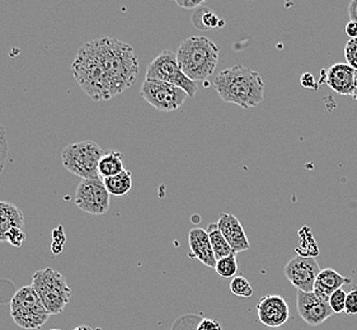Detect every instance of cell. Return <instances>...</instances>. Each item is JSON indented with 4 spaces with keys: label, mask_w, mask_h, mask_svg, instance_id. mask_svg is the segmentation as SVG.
<instances>
[{
    "label": "cell",
    "mask_w": 357,
    "mask_h": 330,
    "mask_svg": "<svg viewBox=\"0 0 357 330\" xmlns=\"http://www.w3.org/2000/svg\"><path fill=\"white\" fill-rule=\"evenodd\" d=\"M74 330H94L91 327H86V325H80L78 328H75Z\"/></svg>",
    "instance_id": "cell-38"
},
{
    "label": "cell",
    "mask_w": 357,
    "mask_h": 330,
    "mask_svg": "<svg viewBox=\"0 0 357 330\" xmlns=\"http://www.w3.org/2000/svg\"><path fill=\"white\" fill-rule=\"evenodd\" d=\"M50 330H61V329H50Z\"/></svg>",
    "instance_id": "cell-39"
},
{
    "label": "cell",
    "mask_w": 357,
    "mask_h": 330,
    "mask_svg": "<svg viewBox=\"0 0 357 330\" xmlns=\"http://www.w3.org/2000/svg\"><path fill=\"white\" fill-rule=\"evenodd\" d=\"M72 72L79 86L92 101L108 102L114 98L96 40L79 49L73 61Z\"/></svg>",
    "instance_id": "cell-3"
},
{
    "label": "cell",
    "mask_w": 357,
    "mask_h": 330,
    "mask_svg": "<svg viewBox=\"0 0 357 330\" xmlns=\"http://www.w3.org/2000/svg\"><path fill=\"white\" fill-rule=\"evenodd\" d=\"M230 291L238 297H250L253 294V288L250 281L243 276H236L230 282Z\"/></svg>",
    "instance_id": "cell-25"
},
{
    "label": "cell",
    "mask_w": 357,
    "mask_h": 330,
    "mask_svg": "<svg viewBox=\"0 0 357 330\" xmlns=\"http://www.w3.org/2000/svg\"><path fill=\"white\" fill-rule=\"evenodd\" d=\"M192 24L196 29L205 31L222 27L224 21L219 19L210 8H199L192 15Z\"/></svg>",
    "instance_id": "cell-22"
},
{
    "label": "cell",
    "mask_w": 357,
    "mask_h": 330,
    "mask_svg": "<svg viewBox=\"0 0 357 330\" xmlns=\"http://www.w3.org/2000/svg\"><path fill=\"white\" fill-rule=\"evenodd\" d=\"M103 183L107 188L108 194L121 197V196L129 194L130 191L132 189L134 180H132L131 172L125 169L121 173H119L117 175L103 180Z\"/></svg>",
    "instance_id": "cell-20"
},
{
    "label": "cell",
    "mask_w": 357,
    "mask_h": 330,
    "mask_svg": "<svg viewBox=\"0 0 357 330\" xmlns=\"http://www.w3.org/2000/svg\"><path fill=\"white\" fill-rule=\"evenodd\" d=\"M26 240V234H24V229H15L12 230L7 237V243L13 245L15 248H21L23 243Z\"/></svg>",
    "instance_id": "cell-30"
},
{
    "label": "cell",
    "mask_w": 357,
    "mask_h": 330,
    "mask_svg": "<svg viewBox=\"0 0 357 330\" xmlns=\"http://www.w3.org/2000/svg\"><path fill=\"white\" fill-rule=\"evenodd\" d=\"M351 278L343 277L342 274L332 269V268H326L321 269L317 281H315L314 292L318 297H321V300L328 301L329 297L332 296L333 292H336L337 290L342 288L344 285H350Z\"/></svg>",
    "instance_id": "cell-17"
},
{
    "label": "cell",
    "mask_w": 357,
    "mask_h": 330,
    "mask_svg": "<svg viewBox=\"0 0 357 330\" xmlns=\"http://www.w3.org/2000/svg\"><path fill=\"white\" fill-rule=\"evenodd\" d=\"M355 75L356 70H354L350 65L338 63L326 70L324 83L337 94L352 95L355 86Z\"/></svg>",
    "instance_id": "cell-15"
},
{
    "label": "cell",
    "mask_w": 357,
    "mask_h": 330,
    "mask_svg": "<svg viewBox=\"0 0 357 330\" xmlns=\"http://www.w3.org/2000/svg\"><path fill=\"white\" fill-rule=\"evenodd\" d=\"M220 47L205 36H191L181 43L177 60L182 72L193 81L208 79L218 66Z\"/></svg>",
    "instance_id": "cell-4"
},
{
    "label": "cell",
    "mask_w": 357,
    "mask_h": 330,
    "mask_svg": "<svg viewBox=\"0 0 357 330\" xmlns=\"http://www.w3.org/2000/svg\"><path fill=\"white\" fill-rule=\"evenodd\" d=\"M298 234L301 237V245L295 249L298 256L305 258H315L317 256H319V248L312 235V230L307 226H304Z\"/></svg>",
    "instance_id": "cell-23"
},
{
    "label": "cell",
    "mask_w": 357,
    "mask_h": 330,
    "mask_svg": "<svg viewBox=\"0 0 357 330\" xmlns=\"http://www.w3.org/2000/svg\"><path fill=\"white\" fill-rule=\"evenodd\" d=\"M349 15L350 21L357 22V0H352L349 6Z\"/></svg>",
    "instance_id": "cell-36"
},
{
    "label": "cell",
    "mask_w": 357,
    "mask_h": 330,
    "mask_svg": "<svg viewBox=\"0 0 357 330\" xmlns=\"http://www.w3.org/2000/svg\"><path fill=\"white\" fill-rule=\"evenodd\" d=\"M96 42L112 97L123 93L135 84L140 72L135 51L129 43L112 37H102Z\"/></svg>",
    "instance_id": "cell-1"
},
{
    "label": "cell",
    "mask_w": 357,
    "mask_h": 330,
    "mask_svg": "<svg viewBox=\"0 0 357 330\" xmlns=\"http://www.w3.org/2000/svg\"><path fill=\"white\" fill-rule=\"evenodd\" d=\"M10 316L23 329H41L50 317L32 286H24L15 292L10 301Z\"/></svg>",
    "instance_id": "cell-6"
},
{
    "label": "cell",
    "mask_w": 357,
    "mask_h": 330,
    "mask_svg": "<svg viewBox=\"0 0 357 330\" xmlns=\"http://www.w3.org/2000/svg\"><path fill=\"white\" fill-rule=\"evenodd\" d=\"M344 313L347 315H357V288L351 290L346 297V308Z\"/></svg>",
    "instance_id": "cell-31"
},
{
    "label": "cell",
    "mask_w": 357,
    "mask_h": 330,
    "mask_svg": "<svg viewBox=\"0 0 357 330\" xmlns=\"http://www.w3.org/2000/svg\"><path fill=\"white\" fill-rule=\"evenodd\" d=\"M188 244L193 257L210 268L216 267V258L206 230L195 228L188 234Z\"/></svg>",
    "instance_id": "cell-16"
},
{
    "label": "cell",
    "mask_w": 357,
    "mask_h": 330,
    "mask_svg": "<svg viewBox=\"0 0 357 330\" xmlns=\"http://www.w3.org/2000/svg\"><path fill=\"white\" fill-rule=\"evenodd\" d=\"M103 150L94 141H82L68 145L63 150L61 162L65 168L82 180L100 178L98 164Z\"/></svg>",
    "instance_id": "cell-7"
},
{
    "label": "cell",
    "mask_w": 357,
    "mask_h": 330,
    "mask_svg": "<svg viewBox=\"0 0 357 330\" xmlns=\"http://www.w3.org/2000/svg\"><path fill=\"white\" fill-rule=\"evenodd\" d=\"M321 268L315 258H305L301 256H295L286 263L285 277L298 291L313 292L315 281Z\"/></svg>",
    "instance_id": "cell-11"
},
{
    "label": "cell",
    "mask_w": 357,
    "mask_h": 330,
    "mask_svg": "<svg viewBox=\"0 0 357 330\" xmlns=\"http://www.w3.org/2000/svg\"><path fill=\"white\" fill-rule=\"evenodd\" d=\"M216 223H218V228L222 231L224 237L227 239L228 244L231 246V249L236 254L250 249L248 237L245 235L242 223L236 219V216L224 212L220 215L219 221Z\"/></svg>",
    "instance_id": "cell-14"
},
{
    "label": "cell",
    "mask_w": 357,
    "mask_h": 330,
    "mask_svg": "<svg viewBox=\"0 0 357 330\" xmlns=\"http://www.w3.org/2000/svg\"><path fill=\"white\" fill-rule=\"evenodd\" d=\"M344 58L347 64L357 72V38L350 40L344 46Z\"/></svg>",
    "instance_id": "cell-28"
},
{
    "label": "cell",
    "mask_w": 357,
    "mask_h": 330,
    "mask_svg": "<svg viewBox=\"0 0 357 330\" xmlns=\"http://www.w3.org/2000/svg\"><path fill=\"white\" fill-rule=\"evenodd\" d=\"M206 231L207 234H208V237H210V243H211V246H213L216 260L236 254L233 249H231V246L228 244L227 239L222 235V231L218 228V223H210Z\"/></svg>",
    "instance_id": "cell-21"
},
{
    "label": "cell",
    "mask_w": 357,
    "mask_h": 330,
    "mask_svg": "<svg viewBox=\"0 0 357 330\" xmlns=\"http://www.w3.org/2000/svg\"><path fill=\"white\" fill-rule=\"evenodd\" d=\"M346 297H347V292H346L343 288L337 290L336 292H333L332 296L329 297L328 304L329 306H331V309L333 311V314L344 313Z\"/></svg>",
    "instance_id": "cell-26"
},
{
    "label": "cell",
    "mask_w": 357,
    "mask_h": 330,
    "mask_svg": "<svg viewBox=\"0 0 357 330\" xmlns=\"http://www.w3.org/2000/svg\"><path fill=\"white\" fill-rule=\"evenodd\" d=\"M74 201L79 210L91 215H105L109 210L111 194L103 180H82L77 187Z\"/></svg>",
    "instance_id": "cell-10"
},
{
    "label": "cell",
    "mask_w": 357,
    "mask_h": 330,
    "mask_svg": "<svg viewBox=\"0 0 357 330\" xmlns=\"http://www.w3.org/2000/svg\"><path fill=\"white\" fill-rule=\"evenodd\" d=\"M351 97L357 102V72L356 75H355V86H354V92H352Z\"/></svg>",
    "instance_id": "cell-37"
},
{
    "label": "cell",
    "mask_w": 357,
    "mask_h": 330,
    "mask_svg": "<svg viewBox=\"0 0 357 330\" xmlns=\"http://www.w3.org/2000/svg\"><path fill=\"white\" fill-rule=\"evenodd\" d=\"M15 229H24L21 208L10 202L0 201V243H7L8 234Z\"/></svg>",
    "instance_id": "cell-18"
},
{
    "label": "cell",
    "mask_w": 357,
    "mask_h": 330,
    "mask_svg": "<svg viewBox=\"0 0 357 330\" xmlns=\"http://www.w3.org/2000/svg\"><path fill=\"white\" fill-rule=\"evenodd\" d=\"M346 35L350 37V40L357 38V22L350 21L346 24Z\"/></svg>",
    "instance_id": "cell-35"
},
{
    "label": "cell",
    "mask_w": 357,
    "mask_h": 330,
    "mask_svg": "<svg viewBox=\"0 0 357 330\" xmlns=\"http://www.w3.org/2000/svg\"><path fill=\"white\" fill-rule=\"evenodd\" d=\"M65 240H66V237H65L64 228H63V226H59L57 229L52 231V245H51V251H52L55 256L60 254V253L63 251Z\"/></svg>",
    "instance_id": "cell-29"
},
{
    "label": "cell",
    "mask_w": 357,
    "mask_h": 330,
    "mask_svg": "<svg viewBox=\"0 0 357 330\" xmlns=\"http://www.w3.org/2000/svg\"><path fill=\"white\" fill-rule=\"evenodd\" d=\"M214 86L222 101L239 107H257L264 101V80L257 72L243 65L222 70L215 78Z\"/></svg>",
    "instance_id": "cell-2"
},
{
    "label": "cell",
    "mask_w": 357,
    "mask_h": 330,
    "mask_svg": "<svg viewBox=\"0 0 357 330\" xmlns=\"http://www.w3.org/2000/svg\"><path fill=\"white\" fill-rule=\"evenodd\" d=\"M145 79L159 80L178 86L188 94L190 98H193L196 95L199 88L196 81L190 79L186 74L182 72L177 60V54L171 50L163 51L148 65Z\"/></svg>",
    "instance_id": "cell-8"
},
{
    "label": "cell",
    "mask_w": 357,
    "mask_h": 330,
    "mask_svg": "<svg viewBox=\"0 0 357 330\" xmlns=\"http://www.w3.org/2000/svg\"><path fill=\"white\" fill-rule=\"evenodd\" d=\"M176 3L183 9H199L204 4V0H177Z\"/></svg>",
    "instance_id": "cell-34"
},
{
    "label": "cell",
    "mask_w": 357,
    "mask_h": 330,
    "mask_svg": "<svg viewBox=\"0 0 357 330\" xmlns=\"http://www.w3.org/2000/svg\"><path fill=\"white\" fill-rule=\"evenodd\" d=\"M142 97L159 112H173L185 104L188 94L178 86L159 80H144Z\"/></svg>",
    "instance_id": "cell-9"
},
{
    "label": "cell",
    "mask_w": 357,
    "mask_h": 330,
    "mask_svg": "<svg viewBox=\"0 0 357 330\" xmlns=\"http://www.w3.org/2000/svg\"><path fill=\"white\" fill-rule=\"evenodd\" d=\"M7 131L3 125H0V174L4 171L8 163Z\"/></svg>",
    "instance_id": "cell-27"
},
{
    "label": "cell",
    "mask_w": 357,
    "mask_h": 330,
    "mask_svg": "<svg viewBox=\"0 0 357 330\" xmlns=\"http://www.w3.org/2000/svg\"><path fill=\"white\" fill-rule=\"evenodd\" d=\"M122 171H125V168H123V155L120 151H108L107 154H103L98 164L100 178L106 180L109 177L117 175Z\"/></svg>",
    "instance_id": "cell-19"
},
{
    "label": "cell",
    "mask_w": 357,
    "mask_h": 330,
    "mask_svg": "<svg viewBox=\"0 0 357 330\" xmlns=\"http://www.w3.org/2000/svg\"><path fill=\"white\" fill-rule=\"evenodd\" d=\"M196 330H222V328L220 323H218L214 319L205 317L201 320L200 323L197 324Z\"/></svg>",
    "instance_id": "cell-32"
},
{
    "label": "cell",
    "mask_w": 357,
    "mask_h": 330,
    "mask_svg": "<svg viewBox=\"0 0 357 330\" xmlns=\"http://www.w3.org/2000/svg\"><path fill=\"white\" fill-rule=\"evenodd\" d=\"M296 309L301 319L310 327H318L333 315L328 301L321 300L314 292L298 291Z\"/></svg>",
    "instance_id": "cell-12"
},
{
    "label": "cell",
    "mask_w": 357,
    "mask_h": 330,
    "mask_svg": "<svg viewBox=\"0 0 357 330\" xmlns=\"http://www.w3.org/2000/svg\"><path fill=\"white\" fill-rule=\"evenodd\" d=\"M215 271L222 278H231V277L234 278L238 272V260H236V254L219 259L216 262Z\"/></svg>",
    "instance_id": "cell-24"
},
{
    "label": "cell",
    "mask_w": 357,
    "mask_h": 330,
    "mask_svg": "<svg viewBox=\"0 0 357 330\" xmlns=\"http://www.w3.org/2000/svg\"><path fill=\"white\" fill-rule=\"evenodd\" d=\"M301 84L304 86V88H307V89H313V91H317L318 89V81L315 80L314 77H313V74H310V72H305V74H303L301 77Z\"/></svg>",
    "instance_id": "cell-33"
},
{
    "label": "cell",
    "mask_w": 357,
    "mask_h": 330,
    "mask_svg": "<svg viewBox=\"0 0 357 330\" xmlns=\"http://www.w3.org/2000/svg\"><path fill=\"white\" fill-rule=\"evenodd\" d=\"M259 322L268 328H279L290 319V309L284 297L267 294L257 304Z\"/></svg>",
    "instance_id": "cell-13"
},
{
    "label": "cell",
    "mask_w": 357,
    "mask_h": 330,
    "mask_svg": "<svg viewBox=\"0 0 357 330\" xmlns=\"http://www.w3.org/2000/svg\"><path fill=\"white\" fill-rule=\"evenodd\" d=\"M31 286L36 291L50 315L61 314L72 297V290L68 286L64 276L52 268H45L33 273Z\"/></svg>",
    "instance_id": "cell-5"
}]
</instances>
